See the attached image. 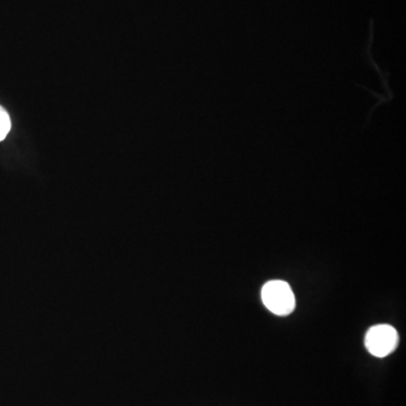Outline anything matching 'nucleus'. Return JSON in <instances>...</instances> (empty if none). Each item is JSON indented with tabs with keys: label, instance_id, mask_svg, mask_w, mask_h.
<instances>
[{
	"label": "nucleus",
	"instance_id": "1",
	"mask_svg": "<svg viewBox=\"0 0 406 406\" xmlns=\"http://www.w3.org/2000/svg\"><path fill=\"white\" fill-rule=\"evenodd\" d=\"M262 301L271 312L278 316L289 315L296 307L291 286L281 280H272L263 286Z\"/></svg>",
	"mask_w": 406,
	"mask_h": 406
},
{
	"label": "nucleus",
	"instance_id": "2",
	"mask_svg": "<svg viewBox=\"0 0 406 406\" xmlns=\"http://www.w3.org/2000/svg\"><path fill=\"white\" fill-rule=\"evenodd\" d=\"M397 332L393 326L387 324L373 326L366 334V348L377 358H384L392 354L397 346Z\"/></svg>",
	"mask_w": 406,
	"mask_h": 406
},
{
	"label": "nucleus",
	"instance_id": "3",
	"mask_svg": "<svg viewBox=\"0 0 406 406\" xmlns=\"http://www.w3.org/2000/svg\"><path fill=\"white\" fill-rule=\"evenodd\" d=\"M9 130H11V119L9 113L0 106V141L6 138Z\"/></svg>",
	"mask_w": 406,
	"mask_h": 406
}]
</instances>
